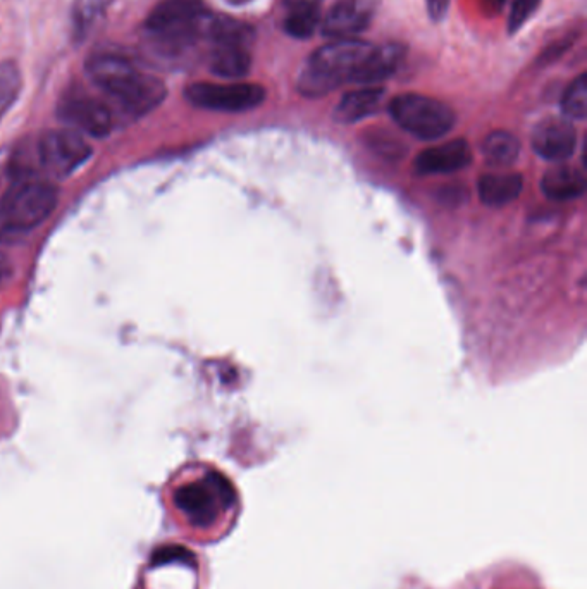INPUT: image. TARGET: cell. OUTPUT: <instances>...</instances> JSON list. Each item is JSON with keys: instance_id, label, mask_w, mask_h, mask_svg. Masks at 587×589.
Segmentation results:
<instances>
[{"instance_id": "9c48e42d", "label": "cell", "mask_w": 587, "mask_h": 589, "mask_svg": "<svg viewBox=\"0 0 587 589\" xmlns=\"http://www.w3.org/2000/svg\"><path fill=\"white\" fill-rule=\"evenodd\" d=\"M59 118L71 130L90 137L104 138L112 131V114L107 106L90 95H69L59 106Z\"/></svg>"}, {"instance_id": "6da1fadb", "label": "cell", "mask_w": 587, "mask_h": 589, "mask_svg": "<svg viewBox=\"0 0 587 589\" xmlns=\"http://www.w3.org/2000/svg\"><path fill=\"white\" fill-rule=\"evenodd\" d=\"M87 73L102 92L116 100L131 116H145L166 99L164 83L143 73L123 54H93L87 62Z\"/></svg>"}, {"instance_id": "9a60e30c", "label": "cell", "mask_w": 587, "mask_h": 589, "mask_svg": "<svg viewBox=\"0 0 587 589\" xmlns=\"http://www.w3.org/2000/svg\"><path fill=\"white\" fill-rule=\"evenodd\" d=\"M586 185V178L579 169L558 166L544 173L541 180V192L546 199L569 202V200L581 199L586 193Z\"/></svg>"}, {"instance_id": "2e32d148", "label": "cell", "mask_w": 587, "mask_h": 589, "mask_svg": "<svg viewBox=\"0 0 587 589\" xmlns=\"http://www.w3.org/2000/svg\"><path fill=\"white\" fill-rule=\"evenodd\" d=\"M209 68L223 80H241L252 68V56L243 45H212Z\"/></svg>"}, {"instance_id": "83f0119b", "label": "cell", "mask_w": 587, "mask_h": 589, "mask_svg": "<svg viewBox=\"0 0 587 589\" xmlns=\"http://www.w3.org/2000/svg\"><path fill=\"white\" fill-rule=\"evenodd\" d=\"M6 157L4 155H0V176H2V171H4V166H6Z\"/></svg>"}, {"instance_id": "ba28073f", "label": "cell", "mask_w": 587, "mask_h": 589, "mask_svg": "<svg viewBox=\"0 0 587 589\" xmlns=\"http://www.w3.org/2000/svg\"><path fill=\"white\" fill-rule=\"evenodd\" d=\"M374 45L355 38L333 40L331 44L322 45L310 56L307 66L331 76L340 85L347 83L353 69L359 68L365 57L371 54Z\"/></svg>"}, {"instance_id": "44dd1931", "label": "cell", "mask_w": 587, "mask_h": 589, "mask_svg": "<svg viewBox=\"0 0 587 589\" xmlns=\"http://www.w3.org/2000/svg\"><path fill=\"white\" fill-rule=\"evenodd\" d=\"M562 111L570 119H586L587 116V78L577 76L562 97Z\"/></svg>"}, {"instance_id": "7a4b0ae2", "label": "cell", "mask_w": 587, "mask_h": 589, "mask_svg": "<svg viewBox=\"0 0 587 589\" xmlns=\"http://www.w3.org/2000/svg\"><path fill=\"white\" fill-rule=\"evenodd\" d=\"M212 14L200 0H162L145 28L166 50H183L205 37Z\"/></svg>"}, {"instance_id": "3957f363", "label": "cell", "mask_w": 587, "mask_h": 589, "mask_svg": "<svg viewBox=\"0 0 587 589\" xmlns=\"http://www.w3.org/2000/svg\"><path fill=\"white\" fill-rule=\"evenodd\" d=\"M56 186L38 176H21L0 199V223L7 230L28 231L47 221L56 211Z\"/></svg>"}, {"instance_id": "ac0fdd59", "label": "cell", "mask_w": 587, "mask_h": 589, "mask_svg": "<svg viewBox=\"0 0 587 589\" xmlns=\"http://www.w3.org/2000/svg\"><path fill=\"white\" fill-rule=\"evenodd\" d=\"M482 155L486 162L496 168H508L519 161L520 142L513 133L496 130L482 142Z\"/></svg>"}, {"instance_id": "52a82bcc", "label": "cell", "mask_w": 587, "mask_h": 589, "mask_svg": "<svg viewBox=\"0 0 587 589\" xmlns=\"http://www.w3.org/2000/svg\"><path fill=\"white\" fill-rule=\"evenodd\" d=\"M266 88L255 83H193L185 97L192 106L205 111L245 112L266 100Z\"/></svg>"}, {"instance_id": "277c9868", "label": "cell", "mask_w": 587, "mask_h": 589, "mask_svg": "<svg viewBox=\"0 0 587 589\" xmlns=\"http://www.w3.org/2000/svg\"><path fill=\"white\" fill-rule=\"evenodd\" d=\"M388 111L403 131L424 142L446 137L457 123V114L452 107L421 93L398 95L391 100Z\"/></svg>"}, {"instance_id": "4fadbf2b", "label": "cell", "mask_w": 587, "mask_h": 589, "mask_svg": "<svg viewBox=\"0 0 587 589\" xmlns=\"http://www.w3.org/2000/svg\"><path fill=\"white\" fill-rule=\"evenodd\" d=\"M405 56H407V50L403 45L386 44L383 47L374 45L371 54L365 57L359 68L353 69L348 81L372 87L376 83L388 80L402 66Z\"/></svg>"}, {"instance_id": "e0dca14e", "label": "cell", "mask_w": 587, "mask_h": 589, "mask_svg": "<svg viewBox=\"0 0 587 589\" xmlns=\"http://www.w3.org/2000/svg\"><path fill=\"white\" fill-rule=\"evenodd\" d=\"M479 197L489 207H503L519 199L524 180L517 173L484 174L479 183Z\"/></svg>"}, {"instance_id": "cb8c5ba5", "label": "cell", "mask_w": 587, "mask_h": 589, "mask_svg": "<svg viewBox=\"0 0 587 589\" xmlns=\"http://www.w3.org/2000/svg\"><path fill=\"white\" fill-rule=\"evenodd\" d=\"M171 560H181V562L192 564L195 557H193L192 553L188 552V550H185V548H181V546H167V548H161V550L155 553L154 557H152V562H155V565L169 564Z\"/></svg>"}, {"instance_id": "d6986e66", "label": "cell", "mask_w": 587, "mask_h": 589, "mask_svg": "<svg viewBox=\"0 0 587 589\" xmlns=\"http://www.w3.org/2000/svg\"><path fill=\"white\" fill-rule=\"evenodd\" d=\"M319 23H321V7H291L285 19V31L290 37L305 40L316 33Z\"/></svg>"}, {"instance_id": "8992f818", "label": "cell", "mask_w": 587, "mask_h": 589, "mask_svg": "<svg viewBox=\"0 0 587 589\" xmlns=\"http://www.w3.org/2000/svg\"><path fill=\"white\" fill-rule=\"evenodd\" d=\"M40 171L54 180H66L92 157L90 143L75 130H49L33 143Z\"/></svg>"}, {"instance_id": "7c38bea8", "label": "cell", "mask_w": 587, "mask_h": 589, "mask_svg": "<svg viewBox=\"0 0 587 589\" xmlns=\"http://www.w3.org/2000/svg\"><path fill=\"white\" fill-rule=\"evenodd\" d=\"M472 162V149L464 138L450 140L436 147L422 150L415 157V173L421 176H434V174H452L467 168Z\"/></svg>"}, {"instance_id": "4316f807", "label": "cell", "mask_w": 587, "mask_h": 589, "mask_svg": "<svg viewBox=\"0 0 587 589\" xmlns=\"http://www.w3.org/2000/svg\"><path fill=\"white\" fill-rule=\"evenodd\" d=\"M322 0H285L286 9L291 7L316 6L321 7Z\"/></svg>"}, {"instance_id": "30bf717a", "label": "cell", "mask_w": 587, "mask_h": 589, "mask_svg": "<svg viewBox=\"0 0 587 589\" xmlns=\"http://www.w3.org/2000/svg\"><path fill=\"white\" fill-rule=\"evenodd\" d=\"M371 19L367 0H338L322 19L321 33L331 40H348L367 30Z\"/></svg>"}, {"instance_id": "603a6c76", "label": "cell", "mask_w": 587, "mask_h": 589, "mask_svg": "<svg viewBox=\"0 0 587 589\" xmlns=\"http://www.w3.org/2000/svg\"><path fill=\"white\" fill-rule=\"evenodd\" d=\"M106 4L107 0H80L75 11L76 28L81 31L90 28L93 21L99 18V13L104 11Z\"/></svg>"}, {"instance_id": "ffe728a7", "label": "cell", "mask_w": 587, "mask_h": 589, "mask_svg": "<svg viewBox=\"0 0 587 589\" xmlns=\"http://www.w3.org/2000/svg\"><path fill=\"white\" fill-rule=\"evenodd\" d=\"M23 87V76L18 64L13 61L0 62V119L13 107Z\"/></svg>"}, {"instance_id": "7402d4cb", "label": "cell", "mask_w": 587, "mask_h": 589, "mask_svg": "<svg viewBox=\"0 0 587 589\" xmlns=\"http://www.w3.org/2000/svg\"><path fill=\"white\" fill-rule=\"evenodd\" d=\"M541 2L543 0H513L510 16H508V31L517 33L538 11Z\"/></svg>"}, {"instance_id": "5b68a950", "label": "cell", "mask_w": 587, "mask_h": 589, "mask_svg": "<svg viewBox=\"0 0 587 589\" xmlns=\"http://www.w3.org/2000/svg\"><path fill=\"white\" fill-rule=\"evenodd\" d=\"M235 490L219 472H209L204 479L183 484L174 493V503L186 521L197 527H209L224 510L235 503Z\"/></svg>"}, {"instance_id": "d4e9b609", "label": "cell", "mask_w": 587, "mask_h": 589, "mask_svg": "<svg viewBox=\"0 0 587 589\" xmlns=\"http://www.w3.org/2000/svg\"><path fill=\"white\" fill-rule=\"evenodd\" d=\"M426 4L429 16H431L434 21H441V19L445 18L446 13H448L450 0H426Z\"/></svg>"}, {"instance_id": "484cf974", "label": "cell", "mask_w": 587, "mask_h": 589, "mask_svg": "<svg viewBox=\"0 0 587 589\" xmlns=\"http://www.w3.org/2000/svg\"><path fill=\"white\" fill-rule=\"evenodd\" d=\"M13 276V262L4 252H0V288H4L13 279Z\"/></svg>"}, {"instance_id": "8fae6325", "label": "cell", "mask_w": 587, "mask_h": 589, "mask_svg": "<svg viewBox=\"0 0 587 589\" xmlns=\"http://www.w3.org/2000/svg\"><path fill=\"white\" fill-rule=\"evenodd\" d=\"M532 149L546 161H567L577 147V131L569 121L546 119L531 135Z\"/></svg>"}, {"instance_id": "5bb4252c", "label": "cell", "mask_w": 587, "mask_h": 589, "mask_svg": "<svg viewBox=\"0 0 587 589\" xmlns=\"http://www.w3.org/2000/svg\"><path fill=\"white\" fill-rule=\"evenodd\" d=\"M384 90L381 87H364L343 95L334 107L333 119L338 124H355L376 114L383 102Z\"/></svg>"}]
</instances>
